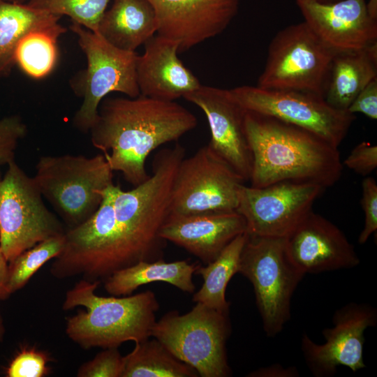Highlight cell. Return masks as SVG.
<instances>
[{
	"mask_svg": "<svg viewBox=\"0 0 377 377\" xmlns=\"http://www.w3.org/2000/svg\"><path fill=\"white\" fill-rule=\"evenodd\" d=\"M1 1L10 2V3H27L28 0H1Z\"/></svg>",
	"mask_w": 377,
	"mask_h": 377,
	"instance_id": "41",
	"label": "cell"
},
{
	"mask_svg": "<svg viewBox=\"0 0 377 377\" xmlns=\"http://www.w3.org/2000/svg\"><path fill=\"white\" fill-rule=\"evenodd\" d=\"M59 32L37 30L25 35L15 51V61L22 71L34 79L43 78L54 69L57 58Z\"/></svg>",
	"mask_w": 377,
	"mask_h": 377,
	"instance_id": "28",
	"label": "cell"
},
{
	"mask_svg": "<svg viewBox=\"0 0 377 377\" xmlns=\"http://www.w3.org/2000/svg\"><path fill=\"white\" fill-rule=\"evenodd\" d=\"M157 32L154 9L148 0H112L97 33L114 47L135 51Z\"/></svg>",
	"mask_w": 377,
	"mask_h": 377,
	"instance_id": "23",
	"label": "cell"
},
{
	"mask_svg": "<svg viewBox=\"0 0 377 377\" xmlns=\"http://www.w3.org/2000/svg\"><path fill=\"white\" fill-rule=\"evenodd\" d=\"M238 273L253 285L267 336L275 337L290 318L292 297L305 275L288 256L284 237L248 234Z\"/></svg>",
	"mask_w": 377,
	"mask_h": 377,
	"instance_id": "8",
	"label": "cell"
},
{
	"mask_svg": "<svg viewBox=\"0 0 377 377\" xmlns=\"http://www.w3.org/2000/svg\"><path fill=\"white\" fill-rule=\"evenodd\" d=\"M184 157L185 149L177 143L156 154L152 174L140 184L129 191L114 183L109 186L120 269L161 258L164 239L159 232L170 214L174 178Z\"/></svg>",
	"mask_w": 377,
	"mask_h": 377,
	"instance_id": "3",
	"label": "cell"
},
{
	"mask_svg": "<svg viewBox=\"0 0 377 377\" xmlns=\"http://www.w3.org/2000/svg\"><path fill=\"white\" fill-rule=\"evenodd\" d=\"M247 236L246 232L239 235L214 260L205 266H198L195 274L202 276L203 283L193 295L194 302L229 313L230 304L226 299V287L231 278L239 272L240 256Z\"/></svg>",
	"mask_w": 377,
	"mask_h": 377,
	"instance_id": "26",
	"label": "cell"
},
{
	"mask_svg": "<svg viewBox=\"0 0 377 377\" xmlns=\"http://www.w3.org/2000/svg\"><path fill=\"white\" fill-rule=\"evenodd\" d=\"M299 376L297 368L284 367L280 364H273L267 367L253 371L249 376L252 377H296Z\"/></svg>",
	"mask_w": 377,
	"mask_h": 377,
	"instance_id": "37",
	"label": "cell"
},
{
	"mask_svg": "<svg viewBox=\"0 0 377 377\" xmlns=\"http://www.w3.org/2000/svg\"><path fill=\"white\" fill-rule=\"evenodd\" d=\"M70 29L77 36L84 53L87 68L71 80L74 93L82 98L73 123L82 133H89L98 117V107L105 96L113 91L128 97L140 94L137 82L135 51L119 49L106 41L98 33L72 22Z\"/></svg>",
	"mask_w": 377,
	"mask_h": 377,
	"instance_id": "6",
	"label": "cell"
},
{
	"mask_svg": "<svg viewBox=\"0 0 377 377\" xmlns=\"http://www.w3.org/2000/svg\"><path fill=\"white\" fill-rule=\"evenodd\" d=\"M197 124L195 116L175 101L140 94L104 98L89 133L113 172L136 186L149 177L146 161L151 151L178 140Z\"/></svg>",
	"mask_w": 377,
	"mask_h": 377,
	"instance_id": "1",
	"label": "cell"
},
{
	"mask_svg": "<svg viewBox=\"0 0 377 377\" xmlns=\"http://www.w3.org/2000/svg\"><path fill=\"white\" fill-rule=\"evenodd\" d=\"M368 12L371 17L377 19V0H369L367 3Z\"/></svg>",
	"mask_w": 377,
	"mask_h": 377,
	"instance_id": "39",
	"label": "cell"
},
{
	"mask_svg": "<svg viewBox=\"0 0 377 377\" xmlns=\"http://www.w3.org/2000/svg\"><path fill=\"white\" fill-rule=\"evenodd\" d=\"M124 357L117 348H104L78 369V377H121Z\"/></svg>",
	"mask_w": 377,
	"mask_h": 377,
	"instance_id": "31",
	"label": "cell"
},
{
	"mask_svg": "<svg viewBox=\"0 0 377 377\" xmlns=\"http://www.w3.org/2000/svg\"><path fill=\"white\" fill-rule=\"evenodd\" d=\"M228 314L196 302L183 315L165 313L154 323L151 337L199 376L227 377L231 374L226 353L230 332Z\"/></svg>",
	"mask_w": 377,
	"mask_h": 377,
	"instance_id": "7",
	"label": "cell"
},
{
	"mask_svg": "<svg viewBox=\"0 0 377 377\" xmlns=\"http://www.w3.org/2000/svg\"><path fill=\"white\" fill-rule=\"evenodd\" d=\"M45 353L35 349H24L10 362L8 377H43L49 372Z\"/></svg>",
	"mask_w": 377,
	"mask_h": 377,
	"instance_id": "33",
	"label": "cell"
},
{
	"mask_svg": "<svg viewBox=\"0 0 377 377\" xmlns=\"http://www.w3.org/2000/svg\"><path fill=\"white\" fill-rule=\"evenodd\" d=\"M27 133V127L18 115L0 119V168L15 161L17 145ZM0 169V181L2 179Z\"/></svg>",
	"mask_w": 377,
	"mask_h": 377,
	"instance_id": "32",
	"label": "cell"
},
{
	"mask_svg": "<svg viewBox=\"0 0 377 377\" xmlns=\"http://www.w3.org/2000/svg\"><path fill=\"white\" fill-rule=\"evenodd\" d=\"M325 190L310 183L279 182L263 187L240 186L236 212L249 235L285 237L312 210Z\"/></svg>",
	"mask_w": 377,
	"mask_h": 377,
	"instance_id": "14",
	"label": "cell"
},
{
	"mask_svg": "<svg viewBox=\"0 0 377 377\" xmlns=\"http://www.w3.org/2000/svg\"><path fill=\"white\" fill-rule=\"evenodd\" d=\"M198 265L185 260L140 261L113 272L104 280V288L111 295L126 296L143 285L163 281L183 292L193 293V275Z\"/></svg>",
	"mask_w": 377,
	"mask_h": 377,
	"instance_id": "24",
	"label": "cell"
},
{
	"mask_svg": "<svg viewBox=\"0 0 377 377\" xmlns=\"http://www.w3.org/2000/svg\"><path fill=\"white\" fill-rule=\"evenodd\" d=\"M342 163L355 172L367 176L377 168V147L362 142L352 149Z\"/></svg>",
	"mask_w": 377,
	"mask_h": 377,
	"instance_id": "35",
	"label": "cell"
},
{
	"mask_svg": "<svg viewBox=\"0 0 377 377\" xmlns=\"http://www.w3.org/2000/svg\"><path fill=\"white\" fill-rule=\"evenodd\" d=\"M284 243L288 256L304 274L350 269L360 263L343 231L313 210L284 237Z\"/></svg>",
	"mask_w": 377,
	"mask_h": 377,
	"instance_id": "19",
	"label": "cell"
},
{
	"mask_svg": "<svg viewBox=\"0 0 377 377\" xmlns=\"http://www.w3.org/2000/svg\"><path fill=\"white\" fill-rule=\"evenodd\" d=\"M0 181V249L9 263L40 242L65 232L32 177L12 161Z\"/></svg>",
	"mask_w": 377,
	"mask_h": 377,
	"instance_id": "10",
	"label": "cell"
},
{
	"mask_svg": "<svg viewBox=\"0 0 377 377\" xmlns=\"http://www.w3.org/2000/svg\"><path fill=\"white\" fill-rule=\"evenodd\" d=\"M304 21L332 51L353 52L377 43L376 20L365 0H296Z\"/></svg>",
	"mask_w": 377,
	"mask_h": 377,
	"instance_id": "18",
	"label": "cell"
},
{
	"mask_svg": "<svg viewBox=\"0 0 377 377\" xmlns=\"http://www.w3.org/2000/svg\"><path fill=\"white\" fill-rule=\"evenodd\" d=\"M244 128L252 155L251 186L290 181L326 188L340 179L343 163L338 147L318 135L247 110Z\"/></svg>",
	"mask_w": 377,
	"mask_h": 377,
	"instance_id": "2",
	"label": "cell"
},
{
	"mask_svg": "<svg viewBox=\"0 0 377 377\" xmlns=\"http://www.w3.org/2000/svg\"><path fill=\"white\" fill-rule=\"evenodd\" d=\"M183 98L205 113L211 138L207 146L242 180L249 181L252 155L244 128L246 110L229 90L200 84Z\"/></svg>",
	"mask_w": 377,
	"mask_h": 377,
	"instance_id": "16",
	"label": "cell"
},
{
	"mask_svg": "<svg viewBox=\"0 0 377 377\" xmlns=\"http://www.w3.org/2000/svg\"><path fill=\"white\" fill-rule=\"evenodd\" d=\"M178 53L177 43L158 34L145 43L136 64L141 95L175 101L200 87L198 79L181 61Z\"/></svg>",
	"mask_w": 377,
	"mask_h": 377,
	"instance_id": "21",
	"label": "cell"
},
{
	"mask_svg": "<svg viewBox=\"0 0 377 377\" xmlns=\"http://www.w3.org/2000/svg\"><path fill=\"white\" fill-rule=\"evenodd\" d=\"M4 333H5V327L3 325V320L2 318L1 313L0 311V341H3Z\"/></svg>",
	"mask_w": 377,
	"mask_h": 377,
	"instance_id": "40",
	"label": "cell"
},
{
	"mask_svg": "<svg viewBox=\"0 0 377 377\" xmlns=\"http://www.w3.org/2000/svg\"><path fill=\"white\" fill-rule=\"evenodd\" d=\"M111 0H28L27 3L61 17L97 32L100 20Z\"/></svg>",
	"mask_w": 377,
	"mask_h": 377,
	"instance_id": "30",
	"label": "cell"
},
{
	"mask_svg": "<svg viewBox=\"0 0 377 377\" xmlns=\"http://www.w3.org/2000/svg\"><path fill=\"white\" fill-rule=\"evenodd\" d=\"M8 263L0 249V300L7 299L10 293L8 288Z\"/></svg>",
	"mask_w": 377,
	"mask_h": 377,
	"instance_id": "38",
	"label": "cell"
},
{
	"mask_svg": "<svg viewBox=\"0 0 377 377\" xmlns=\"http://www.w3.org/2000/svg\"><path fill=\"white\" fill-rule=\"evenodd\" d=\"M198 372L176 358L156 339L135 343L124 356L121 377H197Z\"/></svg>",
	"mask_w": 377,
	"mask_h": 377,
	"instance_id": "27",
	"label": "cell"
},
{
	"mask_svg": "<svg viewBox=\"0 0 377 377\" xmlns=\"http://www.w3.org/2000/svg\"><path fill=\"white\" fill-rule=\"evenodd\" d=\"M100 281L82 279L68 290L63 309L82 306L68 318L67 336L81 348H118L126 341L141 342L151 337L159 304L154 292L124 297H102L95 291Z\"/></svg>",
	"mask_w": 377,
	"mask_h": 377,
	"instance_id": "4",
	"label": "cell"
},
{
	"mask_svg": "<svg viewBox=\"0 0 377 377\" xmlns=\"http://www.w3.org/2000/svg\"><path fill=\"white\" fill-rule=\"evenodd\" d=\"M33 177L43 197L70 228L98 209L102 191L113 183V170L103 154L42 156Z\"/></svg>",
	"mask_w": 377,
	"mask_h": 377,
	"instance_id": "5",
	"label": "cell"
},
{
	"mask_svg": "<svg viewBox=\"0 0 377 377\" xmlns=\"http://www.w3.org/2000/svg\"><path fill=\"white\" fill-rule=\"evenodd\" d=\"M64 233L38 242L8 263V288L10 294L23 288L43 265L60 253Z\"/></svg>",
	"mask_w": 377,
	"mask_h": 377,
	"instance_id": "29",
	"label": "cell"
},
{
	"mask_svg": "<svg viewBox=\"0 0 377 377\" xmlns=\"http://www.w3.org/2000/svg\"><path fill=\"white\" fill-rule=\"evenodd\" d=\"M334 54L305 22L289 25L272 40L256 86L309 92L324 98Z\"/></svg>",
	"mask_w": 377,
	"mask_h": 377,
	"instance_id": "9",
	"label": "cell"
},
{
	"mask_svg": "<svg viewBox=\"0 0 377 377\" xmlns=\"http://www.w3.org/2000/svg\"><path fill=\"white\" fill-rule=\"evenodd\" d=\"M244 182L207 146L184 158L174 178L170 214L236 211Z\"/></svg>",
	"mask_w": 377,
	"mask_h": 377,
	"instance_id": "13",
	"label": "cell"
},
{
	"mask_svg": "<svg viewBox=\"0 0 377 377\" xmlns=\"http://www.w3.org/2000/svg\"><path fill=\"white\" fill-rule=\"evenodd\" d=\"M109 186L102 191L103 200L96 212L65 231L62 249L51 265L53 276L61 279L82 276L88 281H100L120 269Z\"/></svg>",
	"mask_w": 377,
	"mask_h": 377,
	"instance_id": "12",
	"label": "cell"
},
{
	"mask_svg": "<svg viewBox=\"0 0 377 377\" xmlns=\"http://www.w3.org/2000/svg\"><path fill=\"white\" fill-rule=\"evenodd\" d=\"M61 17L27 3L0 0V79L7 75L15 64L17 45L28 33L37 30L61 34L66 32L67 29L59 23Z\"/></svg>",
	"mask_w": 377,
	"mask_h": 377,
	"instance_id": "25",
	"label": "cell"
},
{
	"mask_svg": "<svg viewBox=\"0 0 377 377\" xmlns=\"http://www.w3.org/2000/svg\"><path fill=\"white\" fill-rule=\"evenodd\" d=\"M245 110L268 115L306 129L338 147L355 116L336 109L318 94L244 85L229 89Z\"/></svg>",
	"mask_w": 377,
	"mask_h": 377,
	"instance_id": "11",
	"label": "cell"
},
{
	"mask_svg": "<svg viewBox=\"0 0 377 377\" xmlns=\"http://www.w3.org/2000/svg\"><path fill=\"white\" fill-rule=\"evenodd\" d=\"M333 326L325 328V342L318 344L308 335L301 340L302 352L307 367L316 377L333 376L339 366L356 372L366 367L363 359L364 332L377 323L376 309L367 303L350 302L338 309Z\"/></svg>",
	"mask_w": 377,
	"mask_h": 377,
	"instance_id": "15",
	"label": "cell"
},
{
	"mask_svg": "<svg viewBox=\"0 0 377 377\" xmlns=\"http://www.w3.org/2000/svg\"><path fill=\"white\" fill-rule=\"evenodd\" d=\"M361 206L364 212V225L358 242L364 244L377 230V184L373 177H367L362 181Z\"/></svg>",
	"mask_w": 377,
	"mask_h": 377,
	"instance_id": "34",
	"label": "cell"
},
{
	"mask_svg": "<svg viewBox=\"0 0 377 377\" xmlns=\"http://www.w3.org/2000/svg\"><path fill=\"white\" fill-rule=\"evenodd\" d=\"M376 64L377 43L357 51L335 53L325 87L326 102L347 111L357 95L377 78Z\"/></svg>",
	"mask_w": 377,
	"mask_h": 377,
	"instance_id": "22",
	"label": "cell"
},
{
	"mask_svg": "<svg viewBox=\"0 0 377 377\" xmlns=\"http://www.w3.org/2000/svg\"><path fill=\"white\" fill-rule=\"evenodd\" d=\"M347 111L361 113L367 117L377 119V78L371 81L355 98Z\"/></svg>",
	"mask_w": 377,
	"mask_h": 377,
	"instance_id": "36",
	"label": "cell"
},
{
	"mask_svg": "<svg viewBox=\"0 0 377 377\" xmlns=\"http://www.w3.org/2000/svg\"><path fill=\"white\" fill-rule=\"evenodd\" d=\"M157 34L174 41L181 53L222 33L237 13L240 0H148Z\"/></svg>",
	"mask_w": 377,
	"mask_h": 377,
	"instance_id": "17",
	"label": "cell"
},
{
	"mask_svg": "<svg viewBox=\"0 0 377 377\" xmlns=\"http://www.w3.org/2000/svg\"><path fill=\"white\" fill-rule=\"evenodd\" d=\"M246 232V221L236 211L169 214L159 236L184 249L206 265L214 260L237 236Z\"/></svg>",
	"mask_w": 377,
	"mask_h": 377,
	"instance_id": "20",
	"label": "cell"
},
{
	"mask_svg": "<svg viewBox=\"0 0 377 377\" xmlns=\"http://www.w3.org/2000/svg\"><path fill=\"white\" fill-rule=\"evenodd\" d=\"M319 1H337V0H319Z\"/></svg>",
	"mask_w": 377,
	"mask_h": 377,
	"instance_id": "42",
	"label": "cell"
}]
</instances>
